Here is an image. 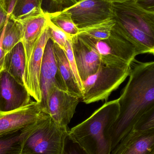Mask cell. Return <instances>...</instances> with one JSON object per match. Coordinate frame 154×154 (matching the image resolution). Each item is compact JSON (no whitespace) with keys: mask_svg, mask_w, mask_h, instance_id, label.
I'll return each instance as SVG.
<instances>
[{"mask_svg":"<svg viewBox=\"0 0 154 154\" xmlns=\"http://www.w3.org/2000/svg\"><path fill=\"white\" fill-rule=\"evenodd\" d=\"M135 62L131 65L129 80L118 98L119 115L108 132L112 151L154 106V61Z\"/></svg>","mask_w":154,"mask_h":154,"instance_id":"cell-1","label":"cell"},{"mask_svg":"<svg viewBox=\"0 0 154 154\" xmlns=\"http://www.w3.org/2000/svg\"><path fill=\"white\" fill-rule=\"evenodd\" d=\"M119 113V99L106 102L89 117L69 129V135L88 154H111L108 132Z\"/></svg>","mask_w":154,"mask_h":154,"instance_id":"cell-2","label":"cell"},{"mask_svg":"<svg viewBox=\"0 0 154 154\" xmlns=\"http://www.w3.org/2000/svg\"><path fill=\"white\" fill-rule=\"evenodd\" d=\"M69 129L60 125L48 114L30 126L21 154H61Z\"/></svg>","mask_w":154,"mask_h":154,"instance_id":"cell-3","label":"cell"},{"mask_svg":"<svg viewBox=\"0 0 154 154\" xmlns=\"http://www.w3.org/2000/svg\"><path fill=\"white\" fill-rule=\"evenodd\" d=\"M130 69L131 65L109 66L101 62L97 71L82 82V102L90 104L108 100L111 93L129 76Z\"/></svg>","mask_w":154,"mask_h":154,"instance_id":"cell-4","label":"cell"},{"mask_svg":"<svg viewBox=\"0 0 154 154\" xmlns=\"http://www.w3.org/2000/svg\"><path fill=\"white\" fill-rule=\"evenodd\" d=\"M78 35L97 52L101 62L106 66L121 67L131 65L138 55L135 46L115 26L110 36L106 39L97 40L84 35Z\"/></svg>","mask_w":154,"mask_h":154,"instance_id":"cell-5","label":"cell"},{"mask_svg":"<svg viewBox=\"0 0 154 154\" xmlns=\"http://www.w3.org/2000/svg\"><path fill=\"white\" fill-rule=\"evenodd\" d=\"M71 14L79 29L113 18L112 4L105 0H80L62 10Z\"/></svg>","mask_w":154,"mask_h":154,"instance_id":"cell-6","label":"cell"},{"mask_svg":"<svg viewBox=\"0 0 154 154\" xmlns=\"http://www.w3.org/2000/svg\"><path fill=\"white\" fill-rule=\"evenodd\" d=\"M53 86L63 90L67 91L57 65L54 54V42L50 38L45 47L40 75L41 94L40 106L42 112L47 114L49 93Z\"/></svg>","mask_w":154,"mask_h":154,"instance_id":"cell-7","label":"cell"},{"mask_svg":"<svg viewBox=\"0 0 154 154\" xmlns=\"http://www.w3.org/2000/svg\"><path fill=\"white\" fill-rule=\"evenodd\" d=\"M27 88L9 73L0 71V113L11 112L32 101Z\"/></svg>","mask_w":154,"mask_h":154,"instance_id":"cell-8","label":"cell"},{"mask_svg":"<svg viewBox=\"0 0 154 154\" xmlns=\"http://www.w3.org/2000/svg\"><path fill=\"white\" fill-rule=\"evenodd\" d=\"M81 99L67 91L53 86L48 97V114L60 125L68 126Z\"/></svg>","mask_w":154,"mask_h":154,"instance_id":"cell-9","label":"cell"},{"mask_svg":"<svg viewBox=\"0 0 154 154\" xmlns=\"http://www.w3.org/2000/svg\"><path fill=\"white\" fill-rule=\"evenodd\" d=\"M49 39V31L47 24L32 51L24 75L25 87L30 96L39 103L41 101L40 75L45 47Z\"/></svg>","mask_w":154,"mask_h":154,"instance_id":"cell-10","label":"cell"},{"mask_svg":"<svg viewBox=\"0 0 154 154\" xmlns=\"http://www.w3.org/2000/svg\"><path fill=\"white\" fill-rule=\"evenodd\" d=\"M113 9L115 27L135 46L138 55H154V39L145 33L127 14Z\"/></svg>","mask_w":154,"mask_h":154,"instance_id":"cell-11","label":"cell"},{"mask_svg":"<svg viewBox=\"0 0 154 154\" xmlns=\"http://www.w3.org/2000/svg\"><path fill=\"white\" fill-rule=\"evenodd\" d=\"M43 113L39 103L32 101L23 107L0 113V135L23 129L38 120Z\"/></svg>","mask_w":154,"mask_h":154,"instance_id":"cell-12","label":"cell"},{"mask_svg":"<svg viewBox=\"0 0 154 154\" xmlns=\"http://www.w3.org/2000/svg\"><path fill=\"white\" fill-rule=\"evenodd\" d=\"M111 154H154V128L132 129L122 138Z\"/></svg>","mask_w":154,"mask_h":154,"instance_id":"cell-13","label":"cell"},{"mask_svg":"<svg viewBox=\"0 0 154 154\" xmlns=\"http://www.w3.org/2000/svg\"><path fill=\"white\" fill-rule=\"evenodd\" d=\"M72 49L79 75L82 82L97 71L101 64L100 56L78 35L73 36Z\"/></svg>","mask_w":154,"mask_h":154,"instance_id":"cell-14","label":"cell"},{"mask_svg":"<svg viewBox=\"0 0 154 154\" xmlns=\"http://www.w3.org/2000/svg\"><path fill=\"white\" fill-rule=\"evenodd\" d=\"M19 21L22 25V42L25 50L27 66L34 47L48 24L47 12L42 9Z\"/></svg>","mask_w":154,"mask_h":154,"instance_id":"cell-15","label":"cell"},{"mask_svg":"<svg viewBox=\"0 0 154 154\" xmlns=\"http://www.w3.org/2000/svg\"><path fill=\"white\" fill-rule=\"evenodd\" d=\"M112 4L113 8L128 15L145 33L154 39V14L146 11L134 1Z\"/></svg>","mask_w":154,"mask_h":154,"instance_id":"cell-16","label":"cell"},{"mask_svg":"<svg viewBox=\"0 0 154 154\" xmlns=\"http://www.w3.org/2000/svg\"><path fill=\"white\" fill-rule=\"evenodd\" d=\"M26 67L25 50L23 44L21 42L5 54L3 69L25 86L24 75Z\"/></svg>","mask_w":154,"mask_h":154,"instance_id":"cell-17","label":"cell"},{"mask_svg":"<svg viewBox=\"0 0 154 154\" xmlns=\"http://www.w3.org/2000/svg\"><path fill=\"white\" fill-rule=\"evenodd\" d=\"M54 51L57 65L66 87L67 90L82 98V91L77 83L76 79L69 63L66 52L54 43Z\"/></svg>","mask_w":154,"mask_h":154,"instance_id":"cell-18","label":"cell"},{"mask_svg":"<svg viewBox=\"0 0 154 154\" xmlns=\"http://www.w3.org/2000/svg\"><path fill=\"white\" fill-rule=\"evenodd\" d=\"M30 125L0 135V154H21L23 145L29 134Z\"/></svg>","mask_w":154,"mask_h":154,"instance_id":"cell-19","label":"cell"},{"mask_svg":"<svg viewBox=\"0 0 154 154\" xmlns=\"http://www.w3.org/2000/svg\"><path fill=\"white\" fill-rule=\"evenodd\" d=\"M22 37L21 23L10 16L5 27L2 38V48L5 54L22 42Z\"/></svg>","mask_w":154,"mask_h":154,"instance_id":"cell-20","label":"cell"},{"mask_svg":"<svg viewBox=\"0 0 154 154\" xmlns=\"http://www.w3.org/2000/svg\"><path fill=\"white\" fill-rule=\"evenodd\" d=\"M116 22L113 18L100 23L79 29L78 35H84L94 39H106L109 36Z\"/></svg>","mask_w":154,"mask_h":154,"instance_id":"cell-21","label":"cell"},{"mask_svg":"<svg viewBox=\"0 0 154 154\" xmlns=\"http://www.w3.org/2000/svg\"><path fill=\"white\" fill-rule=\"evenodd\" d=\"M47 14L53 24L67 34L73 36L78 35L79 28L74 22L69 13L61 11L53 12H47Z\"/></svg>","mask_w":154,"mask_h":154,"instance_id":"cell-22","label":"cell"},{"mask_svg":"<svg viewBox=\"0 0 154 154\" xmlns=\"http://www.w3.org/2000/svg\"><path fill=\"white\" fill-rule=\"evenodd\" d=\"M43 0H17L11 17L20 20L41 10Z\"/></svg>","mask_w":154,"mask_h":154,"instance_id":"cell-23","label":"cell"},{"mask_svg":"<svg viewBox=\"0 0 154 154\" xmlns=\"http://www.w3.org/2000/svg\"><path fill=\"white\" fill-rule=\"evenodd\" d=\"M48 24L50 38L54 43H56L65 51L66 48L68 41L74 36H71L67 34L61 29L53 24L48 17Z\"/></svg>","mask_w":154,"mask_h":154,"instance_id":"cell-24","label":"cell"},{"mask_svg":"<svg viewBox=\"0 0 154 154\" xmlns=\"http://www.w3.org/2000/svg\"><path fill=\"white\" fill-rule=\"evenodd\" d=\"M154 128V106L141 116L133 129L146 130Z\"/></svg>","mask_w":154,"mask_h":154,"instance_id":"cell-25","label":"cell"},{"mask_svg":"<svg viewBox=\"0 0 154 154\" xmlns=\"http://www.w3.org/2000/svg\"><path fill=\"white\" fill-rule=\"evenodd\" d=\"M72 39H73V38L69 40L68 41L66 48L65 51L66 52L68 60L69 63L70 65L73 73L76 79L78 85L82 92H83V85H82V82L79 75L76 63L75 57H74V53H73V49H72Z\"/></svg>","mask_w":154,"mask_h":154,"instance_id":"cell-26","label":"cell"},{"mask_svg":"<svg viewBox=\"0 0 154 154\" xmlns=\"http://www.w3.org/2000/svg\"><path fill=\"white\" fill-rule=\"evenodd\" d=\"M61 154H88L85 150L69 136H67Z\"/></svg>","mask_w":154,"mask_h":154,"instance_id":"cell-27","label":"cell"},{"mask_svg":"<svg viewBox=\"0 0 154 154\" xmlns=\"http://www.w3.org/2000/svg\"><path fill=\"white\" fill-rule=\"evenodd\" d=\"M52 5L60 9L61 11L75 4L80 0H49Z\"/></svg>","mask_w":154,"mask_h":154,"instance_id":"cell-28","label":"cell"},{"mask_svg":"<svg viewBox=\"0 0 154 154\" xmlns=\"http://www.w3.org/2000/svg\"><path fill=\"white\" fill-rule=\"evenodd\" d=\"M17 0H0V3L6 13L11 16Z\"/></svg>","mask_w":154,"mask_h":154,"instance_id":"cell-29","label":"cell"},{"mask_svg":"<svg viewBox=\"0 0 154 154\" xmlns=\"http://www.w3.org/2000/svg\"><path fill=\"white\" fill-rule=\"evenodd\" d=\"M137 4L147 11L154 14V0H139Z\"/></svg>","mask_w":154,"mask_h":154,"instance_id":"cell-30","label":"cell"},{"mask_svg":"<svg viewBox=\"0 0 154 154\" xmlns=\"http://www.w3.org/2000/svg\"><path fill=\"white\" fill-rule=\"evenodd\" d=\"M10 16L7 14L4 10L0 3V32L2 31L6 25L8 19Z\"/></svg>","mask_w":154,"mask_h":154,"instance_id":"cell-31","label":"cell"},{"mask_svg":"<svg viewBox=\"0 0 154 154\" xmlns=\"http://www.w3.org/2000/svg\"><path fill=\"white\" fill-rule=\"evenodd\" d=\"M4 28L0 32V71L2 70L3 68L4 61L5 56V52L3 50L2 46V38L3 32Z\"/></svg>","mask_w":154,"mask_h":154,"instance_id":"cell-32","label":"cell"},{"mask_svg":"<svg viewBox=\"0 0 154 154\" xmlns=\"http://www.w3.org/2000/svg\"><path fill=\"white\" fill-rule=\"evenodd\" d=\"M106 2L111 3H123L125 2H128V1H134L137 2L139 0H105Z\"/></svg>","mask_w":154,"mask_h":154,"instance_id":"cell-33","label":"cell"}]
</instances>
